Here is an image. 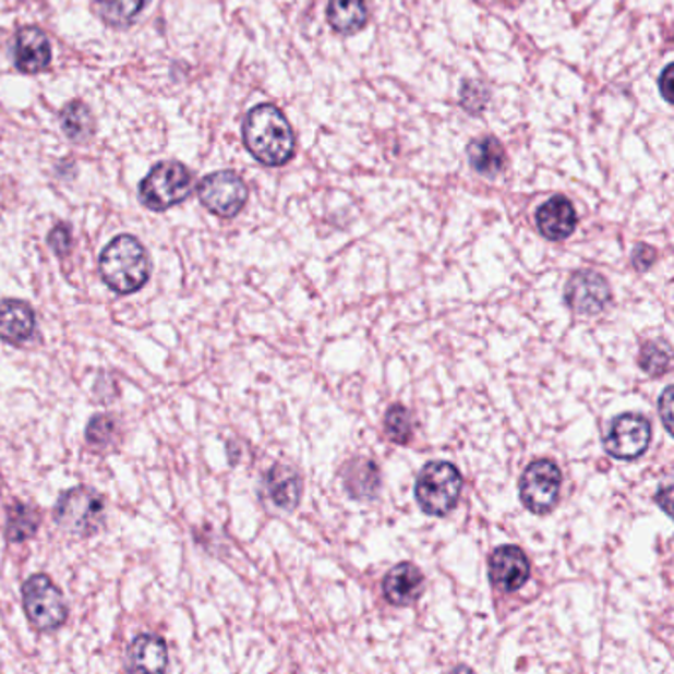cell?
Segmentation results:
<instances>
[{
  "instance_id": "obj_3",
  "label": "cell",
  "mask_w": 674,
  "mask_h": 674,
  "mask_svg": "<svg viewBox=\"0 0 674 674\" xmlns=\"http://www.w3.org/2000/svg\"><path fill=\"white\" fill-rule=\"evenodd\" d=\"M464 477L449 461H430L423 465L416 479V501L425 515L447 517L461 496Z\"/></svg>"
},
{
  "instance_id": "obj_19",
  "label": "cell",
  "mask_w": 674,
  "mask_h": 674,
  "mask_svg": "<svg viewBox=\"0 0 674 674\" xmlns=\"http://www.w3.org/2000/svg\"><path fill=\"white\" fill-rule=\"evenodd\" d=\"M267 489L275 505L284 510H296L303 495V481L293 467L275 465L267 473Z\"/></svg>"
},
{
  "instance_id": "obj_4",
  "label": "cell",
  "mask_w": 674,
  "mask_h": 674,
  "mask_svg": "<svg viewBox=\"0 0 674 674\" xmlns=\"http://www.w3.org/2000/svg\"><path fill=\"white\" fill-rule=\"evenodd\" d=\"M56 525L74 537H94L106 520V498L95 489L80 485L68 489L53 508Z\"/></svg>"
},
{
  "instance_id": "obj_9",
  "label": "cell",
  "mask_w": 674,
  "mask_h": 674,
  "mask_svg": "<svg viewBox=\"0 0 674 674\" xmlns=\"http://www.w3.org/2000/svg\"><path fill=\"white\" fill-rule=\"evenodd\" d=\"M248 194L245 182L233 170L212 172L198 186L202 206L220 218L238 216L248 202Z\"/></svg>"
},
{
  "instance_id": "obj_11",
  "label": "cell",
  "mask_w": 674,
  "mask_h": 674,
  "mask_svg": "<svg viewBox=\"0 0 674 674\" xmlns=\"http://www.w3.org/2000/svg\"><path fill=\"white\" fill-rule=\"evenodd\" d=\"M489 580L503 591H518L530 580V562L518 546L506 544L489 559Z\"/></svg>"
},
{
  "instance_id": "obj_6",
  "label": "cell",
  "mask_w": 674,
  "mask_h": 674,
  "mask_svg": "<svg viewBox=\"0 0 674 674\" xmlns=\"http://www.w3.org/2000/svg\"><path fill=\"white\" fill-rule=\"evenodd\" d=\"M22 603L28 622L38 631H56L68 619L62 591L46 574H36L24 581Z\"/></svg>"
},
{
  "instance_id": "obj_25",
  "label": "cell",
  "mask_w": 674,
  "mask_h": 674,
  "mask_svg": "<svg viewBox=\"0 0 674 674\" xmlns=\"http://www.w3.org/2000/svg\"><path fill=\"white\" fill-rule=\"evenodd\" d=\"M384 430L390 437V442L398 445H408L413 437V422H411L410 411L406 410L401 404H394L384 416Z\"/></svg>"
},
{
  "instance_id": "obj_21",
  "label": "cell",
  "mask_w": 674,
  "mask_h": 674,
  "mask_svg": "<svg viewBox=\"0 0 674 674\" xmlns=\"http://www.w3.org/2000/svg\"><path fill=\"white\" fill-rule=\"evenodd\" d=\"M43 517L40 510L36 506L26 505V503H14L9 508V517H7V528L4 534L9 542H26L28 538L34 537L40 528Z\"/></svg>"
},
{
  "instance_id": "obj_23",
  "label": "cell",
  "mask_w": 674,
  "mask_h": 674,
  "mask_svg": "<svg viewBox=\"0 0 674 674\" xmlns=\"http://www.w3.org/2000/svg\"><path fill=\"white\" fill-rule=\"evenodd\" d=\"M63 135L82 143L94 135V116L84 101H70L60 113Z\"/></svg>"
},
{
  "instance_id": "obj_18",
  "label": "cell",
  "mask_w": 674,
  "mask_h": 674,
  "mask_svg": "<svg viewBox=\"0 0 674 674\" xmlns=\"http://www.w3.org/2000/svg\"><path fill=\"white\" fill-rule=\"evenodd\" d=\"M342 479H345V489L352 498L370 501L378 493V465L370 461L366 457H357V459L348 461L342 469Z\"/></svg>"
},
{
  "instance_id": "obj_26",
  "label": "cell",
  "mask_w": 674,
  "mask_h": 674,
  "mask_svg": "<svg viewBox=\"0 0 674 674\" xmlns=\"http://www.w3.org/2000/svg\"><path fill=\"white\" fill-rule=\"evenodd\" d=\"M491 92L483 82L479 80H465L461 85V106L471 116H481L486 104H489Z\"/></svg>"
},
{
  "instance_id": "obj_16",
  "label": "cell",
  "mask_w": 674,
  "mask_h": 674,
  "mask_svg": "<svg viewBox=\"0 0 674 674\" xmlns=\"http://www.w3.org/2000/svg\"><path fill=\"white\" fill-rule=\"evenodd\" d=\"M36 316L28 303L19 299L0 301V338L11 345H21L34 333Z\"/></svg>"
},
{
  "instance_id": "obj_31",
  "label": "cell",
  "mask_w": 674,
  "mask_h": 674,
  "mask_svg": "<svg viewBox=\"0 0 674 674\" xmlns=\"http://www.w3.org/2000/svg\"><path fill=\"white\" fill-rule=\"evenodd\" d=\"M659 87L663 92V97L666 101H673V63H669L661 74Z\"/></svg>"
},
{
  "instance_id": "obj_14",
  "label": "cell",
  "mask_w": 674,
  "mask_h": 674,
  "mask_svg": "<svg viewBox=\"0 0 674 674\" xmlns=\"http://www.w3.org/2000/svg\"><path fill=\"white\" fill-rule=\"evenodd\" d=\"M423 588L422 569L416 568L411 562H400L386 574L382 590L384 598L396 607H406L420 598Z\"/></svg>"
},
{
  "instance_id": "obj_8",
  "label": "cell",
  "mask_w": 674,
  "mask_h": 674,
  "mask_svg": "<svg viewBox=\"0 0 674 674\" xmlns=\"http://www.w3.org/2000/svg\"><path fill=\"white\" fill-rule=\"evenodd\" d=\"M653 440L651 422L635 411H627L617 418H613L610 430L605 433L603 447L619 461H635L643 457Z\"/></svg>"
},
{
  "instance_id": "obj_2",
  "label": "cell",
  "mask_w": 674,
  "mask_h": 674,
  "mask_svg": "<svg viewBox=\"0 0 674 674\" xmlns=\"http://www.w3.org/2000/svg\"><path fill=\"white\" fill-rule=\"evenodd\" d=\"M99 274L117 296H133L151 277L147 250L133 236H117L99 255Z\"/></svg>"
},
{
  "instance_id": "obj_30",
  "label": "cell",
  "mask_w": 674,
  "mask_h": 674,
  "mask_svg": "<svg viewBox=\"0 0 674 674\" xmlns=\"http://www.w3.org/2000/svg\"><path fill=\"white\" fill-rule=\"evenodd\" d=\"M673 386H666L663 392V396L659 398V413H661V418H663V425L666 432H673V428H671V422H673V416H671V408H673Z\"/></svg>"
},
{
  "instance_id": "obj_22",
  "label": "cell",
  "mask_w": 674,
  "mask_h": 674,
  "mask_svg": "<svg viewBox=\"0 0 674 674\" xmlns=\"http://www.w3.org/2000/svg\"><path fill=\"white\" fill-rule=\"evenodd\" d=\"M147 0H95L94 11L111 28H129Z\"/></svg>"
},
{
  "instance_id": "obj_1",
  "label": "cell",
  "mask_w": 674,
  "mask_h": 674,
  "mask_svg": "<svg viewBox=\"0 0 674 674\" xmlns=\"http://www.w3.org/2000/svg\"><path fill=\"white\" fill-rule=\"evenodd\" d=\"M243 145L265 167H284L296 155V133L279 107L260 104L243 119Z\"/></svg>"
},
{
  "instance_id": "obj_12",
  "label": "cell",
  "mask_w": 674,
  "mask_h": 674,
  "mask_svg": "<svg viewBox=\"0 0 674 674\" xmlns=\"http://www.w3.org/2000/svg\"><path fill=\"white\" fill-rule=\"evenodd\" d=\"M12 60L22 74H40L50 68L52 48L50 40L40 28L24 26L14 36Z\"/></svg>"
},
{
  "instance_id": "obj_24",
  "label": "cell",
  "mask_w": 674,
  "mask_h": 674,
  "mask_svg": "<svg viewBox=\"0 0 674 674\" xmlns=\"http://www.w3.org/2000/svg\"><path fill=\"white\" fill-rule=\"evenodd\" d=\"M673 350L664 340H649L639 350V366L649 376H663L671 369Z\"/></svg>"
},
{
  "instance_id": "obj_10",
  "label": "cell",
  "mask_w": 674,
  "mask_h": 674,
  "mask_svg": "<svg viewBox=\"0 0 674 674\" xmlns=\"http://www.w3.org/2000/svg\"><path fill=\"white\" fill-rule=\"evenodd\" d=\"M564 299L574 313L600 315L612 303V287L598 272L580 269L569 277Z\"/></svg>"
},
{
  "instance_id": "obj_32",
  "label": "cell",
  "mask_w": 674,
  "mask_h": 674,
  "mask_svg": "<svg viewBox=\"0 0 674 674\" xmlns=\"http://www.w3.org/2000/svg\"><path fill=\"white\" fill-rule=\"evenodd\" d=\"M671 495H673V486L671 485L661 486V489L657 491V495H654L657 505H661L664 515H669V517H671Z\"/></svg>"
},
{
  "instance_id": "obj_5",
  "label": "cell",
  "mask_w": 674,
  "mask_h": 674,
  "mask_svg": "<svg viewBox=\"0 0 674 674\" xmlns=\"http://www.w3.org/2000/svg\"><path fill=\"white\" fill-rule=\"evenodd\" d=\"M194 177L182 163L165 160L155 165L139 184V198L148 210L165 212L186 201Z\"/></svg>"
},
{
  "instance_id": "obj_15",
  "label": "cell",
  "mask_w": 674,
  "mask_h": 674,
  "mask_svg": "<svg viewBox=\"0 0 674 674\" xmlns=\"http://www.w3.org/2000/svg\"><path fill=\"white\" fill-rule=\"evenodd\" d=\"M169 664L167 643L157 635H139L127 651V671L163 673Z\"/></svg>"
},
{
  "instance_id": "obj_7",
  "label": "cell",
  "mask_w": 674,
  "mask_h": 674,
  "mask_svg": "<svg viewBox=\"0 0 674 674\" xmlns=\"http://www.w3.org/2000/svg\"><path fill=\"white\" fill-rule=\"evenodd\" d=\"M562 471L552 459H537L528 465L518 483L522 505L532 515H549L558 505Z\"/></svg>"
},
{
  "instance_id": "obj_13",
  "label": "cell",
  "mask_w": 674,
  "mask_h": 674,
  "mask_svg": "<svg viewBox=\"0 0 674 674\" xmlns=\"http://www.w3.org/2000/svg\"><path fill=\"white\" fill-rule=\"evenodd\" d=\"M578 212L566 196L556 194L537 210V228L549 242L568 240L576 232Z\"/></svg>"
},
{
  "instance_id": "obj_29",
  "label": "cell",
  "mask_w": 674,
  "mask_h": 674,
  "mask_svg": "<svg viewBox=\"0 0 674 674\" xmlns=\"http://www.w3.org/2000/svg\"><path fill=\"white\" fill-rule=\"evenodd\" d=\"M631 262L637 272H649L657 262V252L647 243H637L633 250Z\"/></svg>"
},
{
  "instance_id": "obj_17",
  "label": "cell",
  "mask_w": 674,
  "mask_h": 674,
  "mask_svg": "<svg viewBox=\"0 0 674 674\" xmlns=\"http://www.w3.org/2000/svg\"><path fill=\"white\" fill-rule=\"evenodd\" d=\"M467 158L471 169L486 179H495L506 167L505 147L493 135L473 139L467 145Z\"/></svg>"
},
{
  "instance_id": "obj_28",
  "label": "cell",
  "mask_w": 674,
  "mask_h": 674,
  "mask_svg": "<svg viewBox=\"0 0 674 674\" xmlns=\"http://www.w3.org/2000/svg\"><path fill=\"white\" fill-rule=\"evenodd\" d=\"M48 243L56 255H68L72 250V230L65 224H58L52 232L48 233Z\"/></svg>"
},
{
  "instance_id": "obj_27",
  "label": "cell",
  "mask_w": 674,
  "mask_h": 674,
  "mask_svg": "<svg viewBox=\"0 0 674 674\" xmlns=\"http://www.w3.org/2000/svg\"><path fill=\"white\" fill-rule=\"evenodd\" d=\"M117 422L116 418L101 413V416H94L92 422L85 430V437L87 443L94 445V447H106L109 443L113 442V435H116Z\"/></svg>"
},
{
  "instance_id": "obj_20",
  "label": "cell",
  "mask_w": 674,
  "mask_h": 674,
  "mask_svg": "<svg viewBox=\"0 0 674 674\" xmlns=\"http://www.w3.org/2000/svg\"><path fill=\"white\" fill-rule=\"evenodd\" d=\"M327 21L338 34H357L369 22L366 0H328Z\"/></svg>"
}]
</instances>
